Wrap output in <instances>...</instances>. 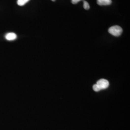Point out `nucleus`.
I'll use <instances>...</instances> for the list:
<instances>
[{
  "mask_svg": "<svg viewBox=\"0 0 130 130\" xmlns=\"http://www.w3.org/2000/svg\"><path fill=\"white\" fill-rule=\"evenodd\" d=\"M93 90L95 92H99L100 91V89L99 88V87L96 84H95L93 85Z\"/></svg>",
  "mask_w": 130,
  "mask_h": 130,
  "instance_id": "nucleus-7",
  "label": "nucleus"
},
{
  "mask_svg": "<svg viewBox=\"0 0 130 130\" xmlns=\"http://www.w3.org/2000/svg\"><path fill=\"white\" fill-rule=\"evenodd\" d=\"M108 32L114 36H119L122 32V29L119 26H114L108 29Z\"/></svg>",
  "mask_w": 130,
  "mask_h": 130,
  "instance_id": "nucleus-1",
  "label": "nucleus"
},
{
  "mask_svg": "<svg viewBox=\"0 0 130 130\" xmlns=\"http://www.w3.org/2000/svg\"><path fill=\"white\" fill-rule=\"evenodd\" d=\"M52 1H53V2H55V1H56V0H51Z\"/></svg>",
  "mask_w": 130,
  "mask_h": 130,
  "instance_id": "nucleus-9",
  "label": "nucleus"
},
{
  "mask_svg": "<svg viewBox=\"0 0 130 130\" xmlns=\"http://www.w3.org/2000/svg\"><path fill=\"white\" fill-rule=\"evenodd\" d=\"M97 3L98 5H111V0H97Z\"/></svg>",
  "mask_w": 130,
  "mask_h": 130,
  "instance_id": "nucleus-4",
  "label": "nucleus"
},
{
  "mask_svg": "<svg viewBox=\"0 0 130 130\" xmlns=\"http://www.w3.org/2000/svg\"><path fill=\"white\" fill-rule=\"evenodd\" d=\"M84 7L85 10H88L90 8V5L86 1H84Z\"/></svg>",
  "mask_w": 130,
  "mask_h": 130,
  "instance_id": "nucleus-6",
  "label": "nucleus"
},
{
  "mask_svg": "<svg viewBox=\"0 0 130 130\" xmlns=\"http://www.w3.org/2000/svg\"><path fill=\"white\" fill-rule=\"evenodd\" d=\"M30 0H18L17 3L19 6H23Z\"/></svg>",
  "mask_w": 130,
  "mask_h": 130,
  "instance_id": "nucleus-5",
  "label": "nucleus"
},
{
  "mask_svg": "<svg viewBox=\"0 0 130 130\" xmlns=\"http://www.w3.org/2000/svg\"><path fill=\"white\" fill-rule=\"evenodd\" d=\"M82 0H71V2L73 4H76Z\"/></svg>",
  "mask_w": 130,
  "mask_h": 130,
  "instance_id": "nucleus-8",
  "label": "nucleus"
},
{
  "mask_svg": "<svg viewBox=\"0 0 130 130\" xmlns=\"http://www.w3.org/2000/svg\"><path fill=\"white\" fill-rule=\"evenodd\" d=\"M17 37V35L14 33H8L5 35V39L8 41H13L16 39Z\"/></svg>",
  "mask_w": 130,
  "mask_h": 130,
  "instance_id": "nucleus-3",
  "label": "nucleus"
},
{
  "mask_svg": "<svg viewBox=\"0 0 130 130\" xmlns=\"http://www.w3.org/2000/svg\"><path fill=\"white\" fill-rule=\"evenodd\" d=\"M96 84L100 89V90L103 89H107L109 86V82L106 79H102L98 80Z\"/></svg>",
  "mask_w": 130,
  "mask_h": 130,
  "instance_id": "nucleus-2",
  "label": "nucleus"
}]
</instances>
